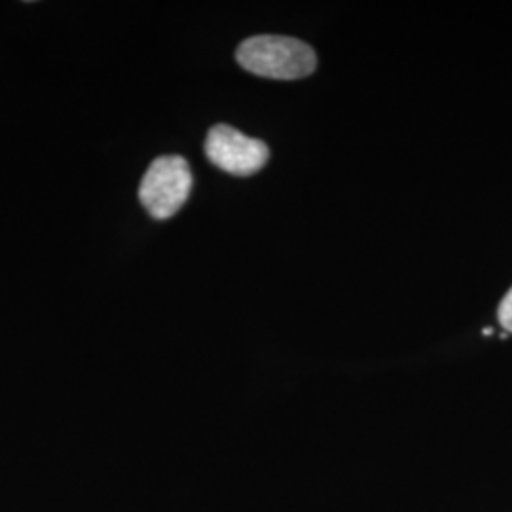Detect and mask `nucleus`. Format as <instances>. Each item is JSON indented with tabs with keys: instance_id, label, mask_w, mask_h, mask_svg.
<instances>
[{
	"instance_id": "f257e3e1",
	"label": "nucleus",
	"mask_w": 512,
	"mask_h": 512,
	"mask_svg": "<svg viewBox=\"0 0 512 512\" xmlns=\"http://www.w3.org/2000/svg\"><path fill=\"white\" fill-rule=\"evenodd\" d=\"M236 57L245 71L275 80L306 78L317 67V57L310 44L291 37L247 38L241 42Z\"/></svg>"
},
{
	"instance_id": "7ed1b4c3",
	"label": "nucleus",
	"mask_w": 512,
	"mask_h": 512,
	"mask_svg": "<svg viewBox=\"0 0 512 512\" xmlns=\"http://www.w3.org/2000/svg\"><path fill=\"white\" fill-rule=\"evenodd\" d=\"M205 154L211 164L236 177L255 175L270 158V150L262 141L226 124L211 128L205 141Z\"/></svg>"
},
{
	"instance_id": "20e7f679",
	"label": "nucleus",
	"mask_w": 512,
	"mask_h": 512,
	"mask_svg": "<svg viewBox=\"0 0 512 512\" xmlns=\"http://www.w3.org/2000/svg\"><path fill=\"white\" fill-rule=\"evenodd\" d=\"M497 317H499L501 327L512 334V289L503 296V300H501V304H499Z\"/></svg>"
},
{
	"instance_id": "f03ea898",
	"label": "nucleus",
	"mask_w": 512,
	"mask_h": 512,
	"mask_svg": "<svg viewBox=\"0 0 512 512\" xmlns=\"http://www.w3.org/2000/svg\"><path fill=\"white\" fill-rule=\"evenodd\" d=\"M192 190V171L181 156H160L148 167L139 200L154 219H171L181 211Z\"/></svg>"
}]
</instances>
